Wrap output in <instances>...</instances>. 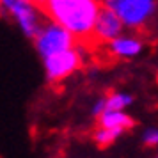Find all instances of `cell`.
Here are the masks:
<instances>
[{"label":"cell","instance_id":"12","mask_svg":"<svg viewBox=\"0 0 158 158\" xmlns=\"http://www.w3.org/2000/svg\"><path fill=\"white\" fill-rule=\"evenodd\" d=\"M103 112H105V96L98 98V100L93 103V107H91V114H93L94 117H100Z\"/></svg>","mask_w":158,"mask_h":158},{"label":"cell","instance_id":"1","mask_svg":"<svg viewBox=\"0 0 158 158\" xmlns=\"http://www.w3.org/2000/svg\"><path fill=\"white\" fill-rule=\"evenodd\" d=\"M101 7V0H46L41 11L46 20L62 25L80 41H87Z\"/></svg>","mask_w":158,"mask_h":158},{"label":"cell","instance_id":"7","mask_svg":"<svg viewBox=\"0 0 158 158\" xmlns=\"http://www.w3.org/2000/svg\"><path fill=\"white\" fill-rule=\"evenodd\" d=\"M124 25H123L121 18L115 15L114 11H110L107 7H101L100 15L96 18V23H94L93 29V37L96 43H110L112 39H115L117 36H121L124 32Z\"/></svg>","mask_w":158,"mask_h":158},{"label":"cell","instance_id":"15","mask_svg":"<svg viewBox=\"0 0 158 158\" xmlns=\"http://www.w3.org/2000/svg\"><path fill=\"white\" fill-rule=\"evenodd\" d=\"M156 80H158V71H156Z\"/></svg>","mask_w":158,"mask_h":158},{"label":"cell","instance_id":"3","mask_svg":"<svg viewBox=\"0 0 158 158\" xmlns=\"http://www.w3.org/2000/svg\"><path fill=\"white\" fill-rule=\"evenodd\" d=\"M0 15L11 18L25 37L34 39L44 20L43 11L30 0H0Z\"/></svg>","mask_w":158,"mask_h":158},{"label":"cell","instance_id":"2","mask_svg":"<svg viewBox=\"0 0 158 158\" xmlns=\"http://www.w3.org/2000/svg\"><path fill=\"white\" fill-rule=\"evenodd\" d=\"M101 6L114 11L124 29L140 30L155 18L158 0H101Z\"/></svg>","mask_w":158,"mask_h":158},{"label":"cell","instance_id":"5","mask_svg":"<svg viewBox=\"0 0 158 158\" xmlns=\"http://www.w3.org/2000/svg\"><path fill=\"white\" fill-rule=\"evenodd\" d=\"M82 66H84V50L78 44L69 50L59 52L43 59L44 75H46V80L52 84H59L71 78Z\"/></svg>","mask_w":158,"mask_h":158},{"label":"cell","instance_id":"8","mask_svg":"<svg viewBox=\"0 0 158 158\" xmlns=\"http://www.w3.org/2000/svg\"><path fill=\"white\" fill-rule=\"evenodd\" d=\"M98 124L105 126V128L115 130L119 133H124L130 128H133L135 123H133V117L126 110H105L98 117Z\"/></svg>","mask_w":158,"mask_h":158},{"label":"cell","instance_id":"11","mask_svg":"<svg viewBox=\"0 0 158 158\" xmlns=\"http://www.w3.org/2000/svg\"><path fill=\"white\" fill-rule=\"evenodd\" d=\"M140 140H142V144L146 148H149V149L158 148V126H148V128L142 131Z\"/></svg>","mask_w":158,"mask_h":158},{"label":"cell","instance_id":"6","mask_svg":"<svg viewBox=\"0 0 158 158\" xmlns=\"http://www.w3.org/2000/svg\"><path fill=\"white\" fill-rule=\"evenodd\" d=\"M107 50L108 55L117 60H131L144 53L146 43L142 37L133 32H123L121 36H117L110 43H107Z\"/></svg>","mask_w":158,"mask_h":158},{"label":"cell","instance_id":"4","mask_svg":"<svg viewBox=\"0 0 158 158\" xmlns=\"http://www.w3.org/2000/svg\"><path fill=\"white\" fill-rule=\"evenodd\" d=\"M32 41H34V48L41 59L50 57L59 52L69 50L78 44V39L69 30L55 22H50V20H46L43 23V27L39 29V32Z\"/></svg>","mask_w":158,"mask_h":158},{"label":"cell","instance_id":"14","mask_svg":"<svg viewBox=\"0 0 158 158\" xmlns=\"http://www.w3.org/2000/svg\"><path fill=\"white\" fill-rule=\"evenodd\" d=\"M153 158H158V151H156V153H155V156H153Z\"/></svg>","mask_w":158,"mask_h":158},{"label":"cell","instance_id":"9","mask_svg":"<svg viewBox=\"0 0 158 158\" xmlns=\"http://www.w3.org/2000/svg\"><path fill=\"white\" fill-rule=\"evenodd\" d=\"M133 105V96L126 91H112L105 96V110H128Z\"/></svg>","mask_w":158,"mask_h":158},{"label":"cell","instance_id":"10","mask_svg":"<svg viewBox=\"0 0 158 158\" xmlns=\"http://www.w3.org/2000/svg\"><path fill=\"white\" fill-rule=\"evenodd\" d=\"M123 133L119 131H115V130H110V128H105V126H100L98 124V128L93 131V139L94 142L101 146V148H108V146H112L114 142H117L119 139H121Z\"/></svg>","mask_w":158,"mask_h":158},{"label":"cell","instance_id":"13","mask_svg":"<svg viewBox=\"0 0 158 158\" xmlns=\"http://www.w3.org/2000/svg\"><path fill=\"white\" fill-rule=\"evenodd\" d=\"M30 2H32V4H36L39 9H43V6L46 4V0H30Z\"/></svg>","mask_w":158,"mask_h":158}]
</instances>
